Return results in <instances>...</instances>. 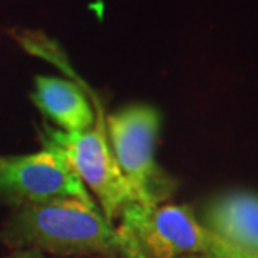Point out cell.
<instances>
[{"label": "cell", "instance_id": "10", "mask_svg": "<svg viewBox=\"0 0 258 258\" xmlns=\"http://www.w3.org/2000/svg\"><path fill=\"white\" fill-rule=\"evenodd\" d=\"M7 258H45V256L40 253V251H35V250H19Z\"/></svg>", "mask_w": 258, "mask_h": 258}, {"label": "cell", "instance_id": "5", "mask_svg": "<svg viewBox=\"0 0 258 258\" xmlns=\"http://www.w3.org/2000/svg\"><path fill=\"white\" fill-rule=\"evenodd\" d=\"M57 198L94 201L57 151L0 156V203L19 208Z\"/></svg>", "mask_w": 258, "mask_h": 258}, {"label": "cell", "instance_id": "11", "mask_svg": "<svg viewBox=\"0 0 258 258\" xmlns=\"http://www.w3.org/2000/svg\"><path fill=\"white\" fill-rule=\"evenodd\" d=\"M200 258H206V256H200Z\"/></svg>", "mask_w": 258, "mask_h": 258}, {"label": "cell", "instance_id": "9", "mask_svg": "<svg viewBox=\"0 0 258 258\" xmlns=\"http://www.w3.org/2000/svg\"><path fill=\"white\" fill-rule=\"evenodd\" d=\"M206 258H258V253H250V251L235 250V248H231V246L225 245L223 250H221L218 255L206 256Z\"/></svg>", "mask_w": 258, "mask_h": 258}, {"label": "cell", "instance_id": "6", "mask_svg": "<svg viewBox=\"0 0 258 258\" xmlns=\"http://www.w3.org/2000/svg\"><path fill=\"white\" fill-rule=\"evenodd\" d=\"M220 241L235 250L258 253V193L216 196L205 210V223Z\"/></svg>", "mask_w": 258, "mask_h": 258}, {"label": "cell", "instance_id": "7", "mask_svg": "<svg viewBox=\"0 0 258 258\" xmlns=\"http://www.w3.org/2000/svg\"><path fill=\"white\" fill-rule=\"evenodd\" d=\"M32 99L42 114L64 133L87 131L96 122L94 109L84 91L69 79L35 77Z\"/></svg>", "mask_w": 258, "mask_h": 258}, {"label": "cell", "instance_id": "4", "mask_svg": "<svg viewBox=\"0 0 258 258\" xmlns=\"http://www.w3.org/2000/svg\"><path fill=\"white\" fill-rule=\"evenodd\" d=\"M159 126V112L148 104L127 106L106 121L116 161L143 205H156L169 195V181L154 158Z\"/></svg>", "mask_w": 258, "mask_h": 258}, {"label": "cell", "instance_id": "1", "mask_svg": "<svg viewBox=\"0 0 258 258\" xmlns=\"http://www.w3.org/2000/svg\"><path fill=\"white\" fill-rule=\"evenodd\" d=\"M0 240L20 250L57 255L117 251L119 231L97 210L96 201L57 198L24 205L5 221Z\"/></svg>", "mask_w": 258, "mask_h": 258}, {"label": "cell", "instance_id": "2", "mask_svg": "<svg viewBox=\"0 0 258 258\" xmlns=\"http://www.w3.org/2000/svg\"><path fill=\"white\" fill-rule=\"evenodd\" d=\"M44 148L57 151L77 178L99 201L106 220L111 221L127 205L138 203L136 191L117 164L106 131V121L99 112L94 126L81 133H64L45 126Z\"/></svg>", "mask_w": 258, "mask_h": 258}, {"label": "cell", "instance_id": "3", "mask_svg": "<svg viewBox=\"0 0 258 258\" xmlns=\"http://www.w3.org/2000/svg\"><path fill=\"white\" fill-rule=\"evenodd\" d=\"M121 216L119 228L148 258L213 256L225 246L186 205L131 203Z\"/></svg>", "mask_w": 258, "mask_h": 258}, {"label": "cell", "instance_id": "8", "mask_svg": "<svg viewBox=\"0 0 258 258\" xmlns=\"http://www.w3.org/2000/svg\"><path fill=\"white\" fill-rule=\"evenodd\" d=\"M117 231H119V238H121L119 248H117L119 256L117 258H148L141 250H139V246L134 243V240L126 233L124 230L119 228Z\"/></svg>", "mask_w": 258, "mask_h": 258}]
</instances>
